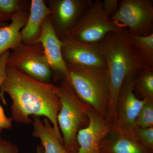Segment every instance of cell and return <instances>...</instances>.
I'll return each mask as SVG.
<instances>
[{
  "label": "cell",
  "instance_id": "6da1fadb",
  "mask_svg": "<svg viewBox=\"0 0 153 153\" xmlns=\"http://www.w3.org/2000/svg\"><path fill=\"white\" fill-rule=\"evenodd\" d=\"M57 89V85L52 82H40L21 71L7 67L0 96L5 102L4 94L10 96L13 101L12 118L17 123L30 124L33 123L31 116H44L50 121L63 143L57 123L61 103Z\"/></svg>",
  "mask_w": 153,
  "mask_h": 153
},
{
  "label": "cell",
  "instance_id": "7a4b0ae2",
  "mask_svg": "<svg viewBox=\"0 0 153 153\" xmlns=\"http://www.w3.org/2000/svg\"><path fill=\"white\" fill-rule=\"evenodd\" d=\"M104 58L109 86V100L105 119L117 124L116 102L124 80L136 76L145 69L131 43L126 29L108 33L97 45Z\"/></svg>",
  "mask_w": 153,
  "mask_h": 153
},
{
  "label": "cell",
  "instance_id": "3957f363",
  "mask_svg": "<svg viewBox=\"0 0 153 153\" xmlns=\"http://www.w3.org/2000/svg\"><path fill=\"white\" fill-rule=\"evenodd\" d=\"M67 82L74 94L106 117L109 100V86L105 68L67 65Z\"/></svg>",
  "mask_w": 153,
  "mask_h": 153
},
{
  "label": "cell",
  "instance_id": "277c9868",
  "mask_svg": "<svg viewBox=\"0 0 153 153\" xmlns=\"http://www.w3.org/2000/svg\"><path fill=\"white\" fill-rule=\"evenodd\" d=\"M60 80L57 85V94L61 103L57 123L65 149L70 153H76L79 149L77 133L88 125L87 112L92 107L79 100L64 79Z\"/></svg>",
  "mask_w": 153,
  "mask_h": 153
},
{
  "label": "cell",
  "instance_id": "5b68a950",
  "mask_svg": "<svg viewBox=\"0 0 153 153\" xmlns=\"http://www.w3.org/2000/svg\"><path fill=\"white\" fill-rule=\"evenodd\" d=\"M124 29L105 16L102 1L95 0L92 1L79 22L66 36L81 42L97 45L108 33Z\"/></svg>",
  "mask_w": 153,
  "mask_h": 153
},
{
  "label": "cell",
  "instance_id": "8992f818",
  "mask_svg": "<svg viewBox=\"0 0 153 153\" xmlns=\"http://www.w3.org/2000/svg\"><path fill=\"white\" fill-rule=\"evenodd\" d=\"M7 67L44 83H51L53 79V71L39 43L33 45L22 43L14 48L9 55Z\"/></svg>",
  "mask_w": 153,
  "mask_h": 153
},
{
  "label": "cell",
  "instance_id": "52a82bcc",
  "mask_svg": "<svg viewBox=\"0 0 153 153\" xmlns=\"http://www.w3.org/2000/svg\"><path fill=\"white\" fill-rule=\"evenodd\" d=\"M110 19L130 35L149 36L153 33V1L121 0Z\"/></svg>",
  "mask_w": 153,
  "mask_h": 153
},
{
  "label": "cell",
  "instance_id": "ba28073f",
  "mask_svg": "<svg viewBox=\"0 0 153 153\" xmlns=\"http://www.w3.org/2000/svg\"><path fill=\"white\" fill-rule=\"evenodd\" d=\"M92 0H46L52 11L53 28L58 38L66 36L79 22Z\"/></svg>",
  "mask_w": 153,
  "mask_h": 153
},
{
  "label": "cell",
  "instance_id": "9c48e42d",
  "mask_svg": "<svg viewBox=\"0 0 153 153\" xmlns=\"http://www.w3.org/2000/svg\"><path fill=\"white\" fill-rule=\"evenodd\" d=\"M59 39L62 42L61 52L66 64L106 68L104 58L97 45L81 42L68 36Z\"/></svg>",
  "mask_w": 153,
  "mask_h": 153
},
{
  "label": "cell",
  "instance_id": "30bf717a",
  "mask_svg": "<svg viewBox=\"0 0 153 153\" xmlns=\"http://www.w3.org/2000/svg\"><path fill=\"white\" fill-rule=\"evenodd\" d=\"M135 76L126 77L117 100L115 126L128 131L135 128L136 120L144 103V99H139L134 93L133 85Z\"/></svg>",
  "mask_w": 153,
  "mask_h": 153
},
{
  "label": "cell",
  "instance_id": "8fae6325",
  "mask_svg": "<svg viewBox=\"0 0 153 153\" xmlns=\"http://www.w3.org/2000/svg\"><path fill=\"white\" fill-rule=\"evenodd\" d=\"M38 43L41 44L43 47L45 56L53 72L54 81L66 79L68 73L62 57V42L55 33L51 15L43 22Z\"/></svg>",
  "mask_w": 153,
  "mask_h": 153
},
{
  "label": "cell",
  "instance_id": "7c38bea8",
  "mask_svg": "<svg viewBox=\"0 0 153 153\" xmlns=\"http://www.w3.org/2000/svg\"><path fill=\"white\" fill-rule=\"evenodd\" d=\"M87 115L88 125L77 133L79 149L76 153H100V144L110 131L111 125L92 108Z\"/></svg>",
  "mask_w": 153,
  "mask_h": 153
},
{
  "label": "cell",
  "instance_id": "4fadbf2b",
  "mask_svg": "<svg viewBox=\"0 0 153 153\" xmlns=\"http://www.w3.org/2000/svg\"><path fill=\"white\" fill-rule=\"evenodd\" d=\"M100 153H153L130 132L111 127L100 144Z\"/></svg>",
  "mask_w": 153,
  "mask_h": 153
},
{
  "label": "cell",
  "instance_id": "5bb4252c",
  "mask_svg": "<svg viewBox=\"0 0 153 153\" xmlns=\"http://www.w3.org/2000/svg\"><path fill=\"white\" fill-rule=\"evenodd\" d=\"M52 13L44 0L31 1L27 21L21 31L22 43L28 45L38 43L43 22Z\"/></svg>",
  "mask_w": 153,
  "mask_h": 153
},
{
  "label": "cell",
  "instance_id": "9a60e30c",
  "mask_svg": "<svg viewBox=\"0 0 153 153\" xmlns=\"http://www.w3.org/2000/svg\"><path fill=\"white\" fill-rule=\"evenodd\" d=\"M33 131L32 136L39 139L44 153H70L65 149L63 142L58 136L50 121L44 117L32 116Z\"/></svg>",
  "mask_w": 153,
  "mask_h": 153
},
{
  "label": "cell",
  "instance_id": "2e32d148",
  "mask_svg": "<svg viewBox=\"0 0 153 153\" xmlns=\"http://www.w3.org/2000/svg\"><path fill=\"white\" fill-rule=\"evenodd\" d=\"M29 15V12L18 13L11 19L10 24L0 28V57L22 44L21 31L27 23Z\"/></svg>",
  "mask_w": 153,
  "mask_h": 153
},
{
  "label": "cell",
  "instance_id": "e0dca14e",
  "mask_svg": "<svg viewBox=\"0 0 153 153\" xmlns=\"http://www.w3.org/2000/svg\"><path fill=\"white\" fill-rule=\"evenodd\" d=\"M128 34L131 43L145 69L153 71V33L143 36Z\"/></svg>",
  "mask_w": 153,
  "mask_h": 153
},
{
  "label": "cell",
  "instance_id": "ac0fdd59",
  "mask_svg": "<svg viewBox=\"0 0 153 153\" xmlns=\"http://www.w3.org/2000/svg\"><path fill=\"white\" fill-rule=\"evenodd\" d=\"M134 91L140 100H153V71L142 69L135 77Z\"/></svg>",
  "mask_w": 153,
  "mask_h": 153
},
{
  "label": "cell",
  "instance_id": "d6986e66",
  "mask_svg": "<svg viewBox=\"0 0 153 153\" xmlns=\"http://www.w3.org/2000/svg\"><path fill=\"white\" fill-rule=\"evenodd\" d=\"M31 1L0 0V23H6L16 14L30 12Z\"/></svg>",
  "mask_w": 153,
  "mask_h": 153
},
{
  "label": "cell",
  "instance_id": "ffe728a7",
  "mask_svg": "<svg viewBox=\"0 0 153 153\" xmlns=\"http://www.w3.org/2000/svg\"><path fill=\"white\" fill-rule=\"evenodd\" d=\"M10 50L4 52L0 57V92L2 83L5 78L7 62L10 55ZM13 118L6 116L2 107L0 104V134L4 130L11 128L13 124Z\"/></svg>",
  "mask_w": 153,
  "mask_h": 153
},
{
  "label": "cell",
  "instance_id": "44dd1931",
  "mask_svg": "<svg viewBox=\"0 0 153 153\" xmlns=\"http://www.w3.org/2000/svg\"><path fill=\"white\" fill-rule=\"evenodd\" d=\"M144 99V103L136 120V128L153 127V100Z\"/></svg>",
  "mask_w": 153,
  "mask_h": 153
},
{
  "label": "cell",
  "instance_id": "7402d4cb",
  "mask_svg": "<svg viewBox=\"0 0 153 153\" xmlns=\"http://www.w3.org/2000/svg\"><path fill=\"white\" fill-rule=\"evenodd\" d=\"M133 134L149 149L153 151V127L135 128L131 131Z\"/></svg>",
  "mask_w": 153,
  "mask_h": 153
},
{
  "label": "cell",
  "instance_id": "603a6c76",
  "mask_svg": "<svg viewBox=\"0 0 153 153\" xmlns=\"http://www.w3.org/2000/svg\"><path fill=\"white\" fill-rule=\"evenodd\" d=\"M118 0H104L102 1V8L105 14L109 19L115 13L118 8Z\"/></svg>",
  "mask_w": 153,
  "mask_h": 153
},
{
  "label": "cell",
  "instance_id": "cb8c5ba5",
  "mask_svg": "<svg viewBox=\"0 0 153 153\" xmlns=\"http://www.w3.org/2000/svg\"><path fill=\"white\" fill-rule=\"evenodd\" d=\"M17 145L4 139L0 136V153H19Z\"/></svg>",
  "mask_w": 153,
  "mask_h": 153
},
{
  "label": "cell",
  "instance_id": "d4e9b609",
  "mask_svg": "<svg viewBox=\"0 0 153 153\" xmlns=\"http://www.w3.org/2000/svg\"><path fill=\"white\" fill-rule=\"evenodd\" d=\"M36 153H44L43 147L41 145H38L36 148Z\"/></svg>",
  "mask_w": 153,
  "mask_h": 153
},
{
  "label": "cell",
  "instance_id": "484cf974",
  "mask_svg": "<svg viewBox=\"0 0 153 153\" xmlns=\"http://www.w3.org/2000/svg\"><path fill=\"white\" fill-rule=\"evenodd\" d=\"M8 24L7 23H0V28L4 27V26H6Z\"/></svg>",
  "mask_w": 153,
  "mask_h": 153
}]
</instances>
